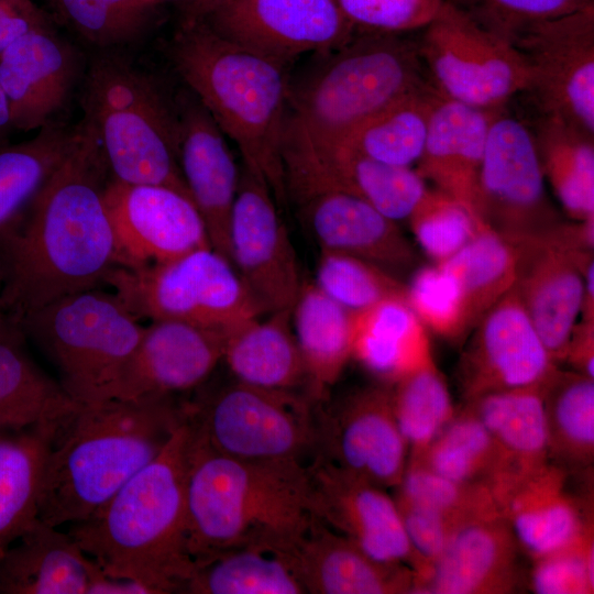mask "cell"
Instances as JSON below:
<instances>
[{
  "label": "cell",
  "mask_w": 594,
  "mask_h": 594,
  "mask_svg": "<svg viewBox=\"0 0 594 594\" xmlns=\"http://www.w3.org/2000/svg\"><path fill=\"white\" fill-rule=\"evenodd\" d=\"M564 362L572 371L594 378V322L580 321L573 328Z\"/></svg>",
  "instance_id": "obj_54"
},
{
  "label": "cell",
  "mask_w": 594,
  "mask_h": 594,
  "mask_svg": "<svg viewBox=\"0 0 594 594\" xmlns=\"http://www.w3.org/2000/svg\"><path fill=\"white\" fill-rule=\"evenodd\" d=\"M186 516L195 564L240 548L288 553L316 518L308 465L219 454L196 438L191 426Z\"/></svg>",
  "instance_id": "obj_3"
},
{
  "label": "cell",
  "mask_w": 594,
  "mask_h": 594,
  "mask_svg": "<svg viewBox=\"0 0 594 594\" xmlns=\"http://www.w3.org/2000/svg\"><path fill=\"white\" fill-rule=\"evenodd\" d=\"M105 284L139 318L231 332L262 315L232 263L211 246L143 266H114Z\"/></svg>",
  "instance_id": "obj_9"
},
{
  "label": "cell",
  "mask_w": 594,
  "mask_h": 594,
  "mask_svg": "<svg viewBox=\"0 0 594 594\" xmlns=\"http://www.w3.org/2000/svg\"><path fill=\"white\" fill-rule=\"evenodd\" d=\"M513 46L528 73L524 92L539 113L594 134V1L532 24Z\"/></svg>",
  "instance_id": "obj_14"
},
{
  "label": "cell",
  "mask_w": 594,
  "mask_h": 594,
  "mask_svg": "<svg viewBox=\"0 0 594 594\" xmlns=\"http://www.w3.org/2000/svg\"><path fill=\"white\" fill-rule=\"evenodd\" d=\"M439 95L433 84H430L391 105L333 142L382 163L411 167L422 154L429 119Z\"/></svg>",
  "instance_id": "obj_40"
},
{
  "label": "cell",
  "mask_w": 594,
  "mask_h": 594,
  "mask_svg": "<svg viewBox=\"0 0 594 594\" xmlns=\"http://www.w3.org/2000/svg\"><path fill=\"white\" fill-rule=\"evenodd\" d=\"M188 92L175 98L179 166L206 226L210 245L229 258V228L240 170L226 135L197 98Z\"/></svg>",
  "instance_id": "obj_23"
},
{
  "label": "cell",
  "mask_w": 594,
  "mask_h": 594,
  "mask_svg": "<svg viewBox=\"0 0 594 594\" xmlns=\"http://www.w3.org/2000/svg\"><path fill=\"white\" fill-rule=\"evenodd\" d=\"M56 426L0 427V553L38 518L45 462Z\"/></svg>",
  "instance_id": "obj_36"
},
{
  "label": "cell",
  "mask_w": 594,
  "mask_h": 594,
  "mask_svg": "<svg viewBox=\"0 0 594 594\" xmlns=\"http://www.w3.org/2000/svg\"><path fill=\"white\" fill-rule=\"evenodd\" d=\"M230 332L176 320H154L105 399L167 396L202 384L222 360Z\"/></svg>",
  "instance_id": "obj_21"
},
{
  "label": "cell",
  "mask_w": 594,
  "mask_h": 594,
  "mask_svg": "<svg viewBox=\"0 0 594 594\" xmlns=\"http://www.w3.org/2000/svg\"><path fill=\"white\" fill-rule=\"evenodd\" d=\"M25 339L12 320H0V427L55 425L77 405L31 359Z\"/></svg>",
  "instance_id": "obj_32"
},
{
  "label": "cell",
  "mask_w": 594,
  "mask_h": 594,
  "mask_svg": "<svg viewBox=\"0 0 594 594\" xmlns=\"http://www.w3.org/2000/svg\"><path fill=\"white\" fill-rule=\"evenodd\" d=\"M289 79L285 124L314 139L338 141L431 80L418 41L406 33L358 31L315 54Z\"/></svg>",
  "instance_id": "obj_6"
},
{
  "label": "cell",
  "mask_w": 594,
  "mask_h": 594,
  "mask_svg": "<svg viewBox=\"0 0 594 594\" xmlns=\"http://www.w3.org/2000/svg\"><path fill=\"white\" fill-rule=\"evenodd\" d=\"M458 365L464 402L544 384L558 369L513 287L477 322Z\"/></svg>",
  "instance_id": "obj_19"
},
{
  "label": "cell",
  "mask_w": 594,
  "mask_h": 594,
  "mask_svg": "<svg viewBox=\"0 0 594 594\" xmlns=\"http://www.w3.org/2000/svg\"><path fill=\"white\" fill-rule=\"evenodd\" d=\"M315 517L372 558L404 563L416 556L405 534L394 497L385 488L356 477L320 455L308 464Z\"/></svg>",
  "instance_id": "obj_20"
},
{
  "label": "cell",
  "mask_w": 594,
  "mask_h": 594,
  "mask_svg": "<svg viewBox=\"0 0 594 594\" xmlns=\"http://www.w3.org/2000/svg\"><path fill=\"white\" fill-rule=\"evenodd\" d=\"M13 0H0V18L10 8Z\"/></svg>",
  "instance_id": "obj_58"
},
{
  "label": "cell",
  "mask_w": 594,
  "mask_h": 594,
  "mask_svg": "<svg viewBox=\"0 0 594 594\" xmlns=\"http://www.w3.org/2000/svg\"><path fill=\"white\" fill-rule=\"evenodd\" d=\"M199 23L285 65L333 50L358 32L334 0H229Z\"/></svg>",
  "instance_id": "obj_17"
},
{
  "label": "cell",
  "mask_w": 594,
  "mask_h": 594,
  "mask_svg": "<svg viewBox=\"0 0 594 594\" xmlns=\"http://www.w3.org/2000/svg\"><path fill=\"white\" fill-rule=\"evenodd\" d=\"M63 18L86 41L109 48L136 41L148 8L142 0H53Z\"/></svg>",
  "instance_id": "obj_48"
},
{
  "label": "cell",
  "mask_w": 594,
  "mask_h": 594,
  "mask_svg": "<svg viewBox=\"0 0 594 594\" xmlns=\"http://www.w3.org/2000/svg\"><path fill=\"white\" fill-rule=\"evenodd\" d=\"M293 331L304 361L308 398L328 399L353 354L354 314L304 283L292 310Z\"/></svg>",
  "instance_id": "obj_31"
},
{
  "label": "cell",
  "mask_w": 594,
  "mask_h": 594,
  "mask_svg": "<svg viewBox=\"0 0 594 594\" xmlns=\"http://www.w3.org/2000/svg\"><path fill=\"white\" fill-rule=\"evenodd\" d=\"M438 265L455 280L471 331L515 286V248L485 224L462 249Z\"/></svg>",
  "instance_id": "obj_43"
},
{
  "label": "cell",
  "mask_w": 594,
  "mask_h": 594,
  "mask_svg": "<svg viewBox=\"0 0 594 594\" xmlns=\"http://www.w3.org/2000/svg\"><path fill=\"white\" fill-rule=\"evenodd\" d=\"M317 405L316 455L382 488H395L409 449L394 416L391 386L369 385L326 408Z\"/></svg>",
  "instance_id": "obj_16"
},
{
  "label": "cell",
  "mask_w": 594,
  "mask_h": 594,
  "mask_svg": "<svg viewBox=\"0 0 594 594\" xmlns=\"http://www.w3.org/2000/svg\"><path fill=\"white\" fill-rule=\"evenodd\" d=\"M77 57L51 26L28 33L0 55V86L13 130L42 129L65 105L74 85Z\"/></svg>",
  "instance_id": "obj_26"
},
{
  "label": "cell",
  "mask_w": 594,
  "mask_h": 594,
  "mask_svg": "<svg viewBox=\"0 0 594 594\" xmlns=\"http://www.w3.org/2000/svg\"><path fill=\"white\" fill-rule=\"evenodd\" d=\"M105 201L119 266L135 268L165 263L211 246L196 205L176 189L111 177Z\"/></svg>",
  "instance_id": "obj_18"
},
{
  "label": "cell",
  "mask_w": 594,
  "mask_h": 594,
  "mask_svg": "<svg viewBox=\"0 0 594 594\" xmlns=\"http://www.w3.org/2000/svg\"><path fill=\"white\" fill-rule=\"evenodd\" d=\"M358 31L409 33L422 30L444 0H334Z\"/></svg>",
  "instance_id": "obj_52"
},
{
  "label": "cell",
  "mask_w": 594,
  "mask_h": 594,
  "mask_svg": "<svg viewBox=\"0 0 594 594\" xmlns=\"http://www.w3.org/2000/svg\"><path fill=\"white\" fill-rule=\"evenodd\" d=\"M102 572L68 532L37 518L0 553V594H90Z\"/></svg>",
  "instance_id": "obj_30"
},
{
  "label": "cell",
  "mask_w": 594,
  "mask_h": 594,
  "mask_svg": "<svg viewBox=\"0 0 594 594\" xmlns=\"http://www.w3.org/2000/svg\"><path fill=\"white\" fill-rule=\"evenodd\" d=\"M282 160L287 200L338 190L356 196L386 217L408 219L428 190L411 167L362 155L343 144L310 138L284 124Z\"/></svg>",
  "instance_id": "obj_13"
},
{
  "label": "cell",
  "mask_w": 594,
  "mask_h": 594,
  "mask_svg": "<svg viewBox=\"0 0 594 594\" xmlns=\"http://www.w3.org/2000/svg\"><path fill=\"white\" fill-rule=\"evenodd\" d=\"M111 173L92 128L77 138L25 210L0 231L3 315L18 323L65 296L99 288L117 266L105 190Z\"/></svg>",
  "instance_id": "obj_1"
},
{
  "label": "cell",
  "mask_w": 594,
  "mask_h": 594,
  "mask_svg": "<svg viewBox=\"0 0 594 594\" xmlns=\"http://www.w3.org/2000/svg\"><path fill=\"white\" fill-rule=\"evenodd\" d=\"M396 494L462 521L498 512L490 487L450 480L407 463Z\"/></svg>",
  "instance_id": "obj_49"
},
{
  "label": "cell",
  "mask_w": 594,
  "mask_h": 594,
  "mask_svg": "<svg viewBox=\"0 0 594 594\" xmlns=\"http://www.w3.org/2000/svg\"><path fill=\"white\" fill-rule=\"evenodd\" d=\"M229 0H185L182 25L201 22L211 11Z\"/></svg>",
  "instance_id": "obj_55"
},
{
  "label": "cell",
  "mask_w": 594,
  "mask_h": 594,
  "mask_svg": "<svg viewBox=\"0 0 594 594\" xmlns=\"http://www.w3.org/2000/svg\"><path fill=\"white\" fill-rule=\"evenodd\" d=\"M431 355L427 330L406 298L354 314L352 359L378 383L392 385Z\"/></svg>",
  "instance_id": "obj_34"
},
{
  "label": "cell",
  "mask_w": 594,
  "mask_h": 594,
  "mask_svg": "<svg viewBox=\"0 0 594 594\" xmlns=\"http://www.w3.org/2000/svg\"><path fill=\"white\" fill-rule=\"evenodd\" d=\"M520 548L501 512L464 524L413 594H510L519 590Z\"/></svg>",
  "instance_id": "obj_24"
},
{
  "label": "cell",
  "mask_w": 594,
  "mask_h": 594,
  "mask_svg": "<svg viewBox=\"0 0 594 594\" xmlns=\"http://www.w3.org/2000/svg\"><path fill=\"white\" fill-rule=\"evenodd\" d=\"M288 557L305 593H413L415 572L409 565L372 558L317 518Z\"/></svg>",
  "instance_id": "obj_28"
},
{
  "label": "cell",
  "mask_w": 594,
  "mask_h": 594,
  "mask_svg": "<svg viewBox=\"0 0 594 594\" xmlns=\"http://www.w3.org/2000/svg\"><path fill=\"white\" fill-rule=\"evenodd\" d=\"M78 125L50 122L33 139L0 144V231L13 222L61 164Z\"/></svg>",
  "instance_id": "obj_41"
},
{
  "label": "cell",
  "mask_w": 594,
  "mask_h": 594,
  "mask_svg": "<svg viewBox=\"0 0 594 594\" xmlns=\"http://www.w3.org/2000/svg\"><path fill=\"white\" fill-rule=\"evenodd\" d=\"M222 360L235 381L294 392L306 384L304 361L293 331L292 311L251 319L227 337Z\"/></svg>",
  "instance_id": "obj_33"
},
{
  "label": "cell",
  "mask_w": 594,
  "mask_h": 594,
  "mask_svg": "<svg viewBox=\"0 0 594 594\" xmlns=\"http://www.w3.org/2000/svg\"><path fill=\"white\" fill-rule=\"evenodd\" d=\"M515 289L556 364L564 362L583 302V270L594 252L565 249L546 237L513 244Z\"/></svg>",
  "instance_id": "obj_22"
},
{
  "label": "cell",
  "mask_w": 594,
  "mask_h": 594,
  "mask_svg": "<svg viewBox=\"0 0 594 594\" xmlns=\"http://www.w3.org/2000/svg\"><path fill=\"white\" fill-rule=\"evenodd\" d=\"M421 31L420 57L431 82L444 97L495 110L526 90L528 73L517 50L446 0Z\"/></svg>",
  "instance_id": "obj_12"
},
{
  "label": "cell",
  "mask_w": 594,
  "mask_h": 594,
  "mask_svg": "<svg viewBox=\"0 0 594 594\" xmlns=\"http://www.w3.org/2000/svg\"><path fill=\"white\" fill-rule=\"evenodd\" d=\"M544 384L492 393L464 404L486 427L505 455L510 475L499 488L550 463Z\"/></svg>",
  "instance_id": "obj_35"
},
{
  "label": "cell",
  "mask_w": 594,
  "mask_h": 594,
  "mask_svg": "<svg viewBox=\"0 0 594 594\" xmlns=\"http://www.w3.org/2000/svg\"><path fill=\"white\" fill-rule=\"evenodd\" d=\"M16 324L56 365L59 383L80 403L105 399L144 329L113 292L98 288L52 301Z\"/></svg>",
  "instance_id": "obj_8"
},
{
  "label": "cell",
  "mask_w": 594,
  "mask_h": 594,
  "mask_svg": "<svg viewBox=\"0 0 594 594\" xmlns=\"http://www.w3.org/2000/svg\"><path fill=\"white\" fill-rule=\"evenodd\" d=\"M160 1H162V0H142V2L144 4H146L147 7H151V6H153V4H155V3L160 2Z\"/></svg>",
  "instance_id": "obj_59"
},
{
  "label": "cell",
  "mask_w": 594,
  "mask_h": 594,
  "mask_svg": "<svg viewBox=\"0 0 594 594\" xmlns=\"http://www.w3.org/2000/svg\"><path fill=\"white\" fill-rule=\"evenodd\" d=\"M473 211L512 244L541 237L563 220L547 195L531 129L499 109L490 122Z\"/></svg>",
  "instance_id": "obj_11"
},
{
  "label": "cell",
  "mask_w": 594,
  "mask_h": 594,
  "mask_svg": "<svg viewBox=\"0 0 594 594\" xmlns=\"http://www.w3.org/2000/svg\"><path fill=\"white\" fill-rule=\"evenodd\" d=\"M189 413L173 395L77 402L51 440L38 518L54 527L89 518L160 454Z\"/></svg>",
  "instance_id": "obj_2"
},
{
  "label": "cell",
  "mask_w": 594,
  "mask_h": 594,
  "mask_svg": "<svg viewBox=\"0 0 594 594\" xmlns=\"http://www.w3.org/2000/svg\"><path fill=\"white\" fill-rule=\"evenodd\" d=\"M406 300L426 330L461 343L471 332L465 305L453 277L440 265L415 271L406 285Z\"/></svg>",
  "instance_id": "obj_47"
},
{
  "label": "cell",
  "mask_w": 594,
  "mask_h": 594,
  "mask_svg": "<svg viewBox=\"0 0 594 594\" xmlns=\"http://www.w3.org/2000/svg\"><path fill=\"white\" fill-rule=\"evenodd\" d=\"M3 284H4V270L3 265L0 258V320L4 317L2 305H1V297H2V290H3Z\"/></svg>",
  "instance_id": "obj_57"
},
{
  "label": "cell",
  "mask_w": 594,
  "mask_h": 594,
  "mask_svg": "<svg viewBox=\"0 0 594 594\" xmlns=\"http://www.w3.org/2000/svg\"><path fill=\"white\" fill-rule=\"evenodd\" d=\"M10 130H13L10 108L6 95L0 86V138Z\"/></svg>",
  "instance_id": "obj_56"
},
{
  "label": "cell",
  "mask_w": 594,
  "mask_h": 594,
  "mask_svg": "<svg viewBox=\"0 0 594 594\" xmlns=\"http://www.w3.org/2000/svg\"><path fill=\"white\" fill-rule=\"evenodd\" d=\"M407 463L453 481L487 486L493 495L510 475L498 444L466 406L428 444L409 453Z\"/></svg>",
  "instance_id": "obj_37"
},
{
  "label": "cell",
  "mask_w": 594,
  "mask_h": 594,
  "mask_svg": "<svg viewBox=\"0 0 594 594\" xmlns=\"http://www.w3.org/2000/svg\"><path fill=\"white\" fill-rule=\"evenodd\" d=\"M594 527L573 542L534 559L529 584L537 594L594 593Z\"/></svg>",
  "instance_id": "obj_51"
},
{
  "label": "cell",
  "mask_w": 594,
  "mask_h": 594,
  "mask_svg": "<svg viewBox=\"0 0 594 594\" xmlns=\"http://www.w3.org/2000/svg\"><path fill=\"white\" fill-rule=\"evenodd\" d=\"M570 472L548 463L495 494L520 550L531 560L558 550L593 526V508L568 488Z\"/></svg>",
  "instance_id": "obj_25"
},
{
  "label": "cell",
  "mask_w": 594,
  "mask_h": 594,
  "mask_svg": "<svg viewBox=\"0 0 594 594\" xmlns=\"http://www.w3.org/2000/svg\"><path fill=\"white\" fill-rule=\"evenodd\" d=\"M189 594H302L287 553L258 548L223 551L196 564Z\"/></svg>",
  "instance_id": "obj_42"
},
{
  "label": "cell",
  "mask_w": 594,
  "mask_h": 594,
  "mask_svg": "<svg viewBox=\"0 0 594 594\" xmlns=\"http://www.w3.org/2000/svg\"><path fill=\"white\" fill-rule=\"evenodd\" d=\"M314 284L352 314L389 298H406V285L392 273L353 255L320 251Z\"/></svg>",
  "instance_id": "obj_45"
},
{
  "label": "cell",
  "mask_w": 594,
  "mask_h": 594,
  "mask_svg": "<svg viewBox=\"0 0 594 594\" xmlns=\"http://www.w3.org/2000/svg\"><path fill=\"white\" fill-rule=\"evenodd\" d=\"M189 417L160 454L68 535L109 576L148 594L184 593L196 564L186 541Z\"/></svg>",
  "instance_id": "obj_4"
},
{
  "label": "cell",
  "mask_w": 594,
  "mask_h": 594,
  "mask_svg": "<svg viewBox=\"0 0 594 594\" xmlns=\"http://www.w3.org/2000/svg\"><path fill=\"white\" fill-rule=\"evenodd\" d=\"M169 55L189 91L238 146L243 166L270 188L277 204H285L287 65L238 45L204 23L182 25Z\"/></svg>",
  "instance_id": "obj_5"
},
{
  "label": "cell",
  "mask_w": 594,
  "mask_h": 594,
  "mask_svg": "<svg viewBox=\"0 0 594 594\" xmlns=\"http://www.w3.org/2000/svg\"><path fill=\"white\" fill-rule=\"evenodd\" d=\"M189 405L194 435L219 454L304 463V457L317 453L315 404L295 392L235 381Z\"/></svg>",
  "instance_id": "obj_10"
},
{
  "label": "cell",
  "mask_w": 594,
  "mask_h": 594,
  "mask_svg": "<svg viewBox=\"0 0 594 594\" xmlns=\"http://www.w3.org/2000/svg\"><path fill=\"white\" fill-rule=\"evenodd\" d=\"M483 30L513 45L529 26L594 0H446Z\"/></svg>",
  "instance_id": "obj_50"
},
{
  "label": "cell",
  "mask_w": 594,
  "mask_h": 594,
  "mask_svg": "<svg viewBox=\"0 0 594 594\" xmlns=\"http://www.w3.org/2000/svg\"><path fill=\"white\" fill-rule=\"evenodd\" d=\"M394 501L405 534L416 556L417 563L414 570L416 581L426 575L453 535L469 521L455 519L397 494Z\"/></svg>",
  "instance_id": "obj_53"
},
{
  "label": "cell",
  "mask_w": 594,
  "mask_h": 594,
  "mask_svg": "<svg viewBox=\"0 0 594 594\" xmlns=\"http://www.w3.org/2000/svg\"><path fill=\"white\" fill-rule=\"evenodd\" d=\"M549 461L570 473L588 472L594 461V378L553 372L543 387Z\"/></svg>",
  "instance_id": "obj_39"
},
{
  "label": "cell",
  "mask_w": 594,
  "mask_h": 594,
  "mask_svg": "<svg viewBox=\"0 0 594 594\" xmlns=\"http://www.w3.org/2000/svg\"><path fill=\"white\" fill-rule=\"evenodd\" d=\"M407 220L435 264L454 255L484 226L473 211L439 189H428Z\"/></svg>",
  "instance_id": "obj_46"
},
{
  "label": "cell",
  "mask_w": 594,
  "mask_h": 594,
  "mask_svg": "<svg viewBox=\"0 0 594 594\" xmlns=\"http://www.w3.org/2000/svg\"><path fill=\"white\" fill-rule=\"evenodd\" d=\"M496 110V109H495ZM494 110L439 95L416 172L471 211ZM474 212V211H473Z\"/></svg>",
  "instance_id": "obj_29"
},
{
  "label": "cell",
  "mask_w": 594,
  "mask_h": 594,
  "mask_svg": "<svg viewBox=\"0 0 594 594\" xmlns=\"http://www.w3.org/2000/svg\"><path fill=\"white\" fill-rule=\"evenodd\" d=\"M270 188L246 167L229 228V260L262 315L292 311L304 282L296 252Z\"/></svg>",
  "instance_id": "obj_15"
},
{
  "label": "cell",
  "mask_w": 594,
  "mask_h": 594,
  "mask_svg": "<svg viewBox=\"0 0 594 594\" xmlns=\"http://www.w3.org/2000/svg\"><path fill=\"white\" fill-rule=\"evenodd\" d=\"M544 180L571 220L594 217V134L554 116L530 128Z\"/></svg>",
  "instance_id": "obj_38"
},
{
  "label": "cell",
  "mask_w": 594,
  "mask_h": 594,
  "mask_svg": "<svg viewBox=\"0 0 594 594\" xmlns=\"http://www.w3.org/2000/svg\"><path fill=\"white\" fill-rule=\"evenodd\" d=\"M389 386L394 416L409 453L428 444L457 413L432 355Z\"/></svg>",
  "instance_id": "obj_44"
},
{
  "label": "cell",
  "mask_w": 594,
  "mask_h": 594,
  "mask_svg": "<svg viewBox=\"0 0 594 594\" xmlns=\"http://www.w3.org/2000/svg\"><path fill=\"white\" fill-rule=\"evenodd\" d=\"M82 105L113 179L190 197L179 166L176 99L153 76L120 55L101 54L88 68Z\"/></svg>",
  "instance_id": "obj_7"
},
{
  "label": "cell",
  "mask_w": 594,
  "mask_h": 594,
  "mask_svg": "<svg viewBox=\"0 0 594 594\" xmlns=\"http://www.w3.org/2000/svg\"><path fill=\"white\" fill-rule=\"evenodd\" d=\"M295 202L320 251L353 255L392 274L415 266L417 253L397 221L365 200L323 190Z\"/></svg>",
  "instance_id": "obj_27"
}]
</instances>
